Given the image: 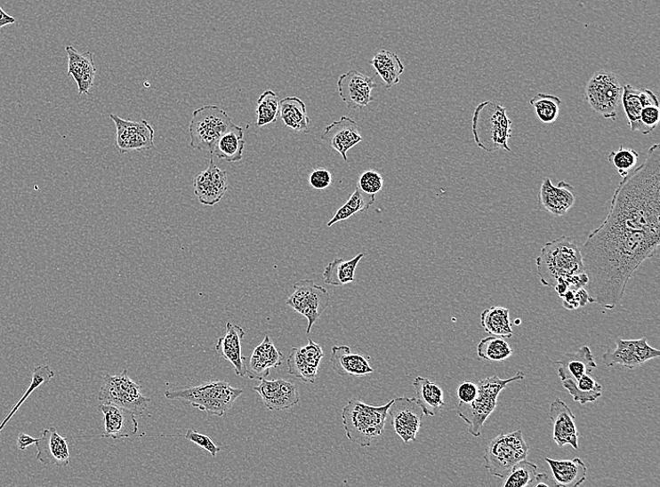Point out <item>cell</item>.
<instances>
[{
    "label": "cell",
    "instance_id": "50",
    "mask_svg": "<svg viewBox=\"0 0 660 487\" xmlns=\"http://www.w3.org/2000/svg\"><path fill=\"white\" fill-rule=\"evenodd\" d=\"M478 385L471 381H464L459 387L457 395L461 403L469 404L474 402L478 395Z\"/></svg>",
    "mask_w": 660,
    "mask_h": 487
},
{
    "label": "cell",
    "instance_id": "5",
    "mask_svg": "<svg viewBox=\"0 0 660 487\" xmlns=\"http://www.w3.org/2000/svg\"><path fill=\"white\" fill-rule=\"evenodd\" d=\"M526 375L522 371L510 379H503L497 375L486 378L478 384V395L474 402L469 404L459 403L457 411L461 419L468 425V432L475 438L480 436L483 426L497 406L500 393L511 382L522 380Z\"/></svg>",
    "mask_w": 660,
    "mask_h": 487
},
{
    "label": "cell",
    "instance_id": "32",
    "mask_svg": "<svg viewBox=\"0 0 660 487\" xmlns=\"http://www.w3.org/2000/svg\"><path fill=\"white\" fill-rule=\"evenodd\" d=\"M370 64L374 68L377 75L386 84V89L390 90L392 86L399 83L405 72V65L401 60L388 50H381L374 55Z\"/></svg>",
    "mask_w": 660,
    "mask_h": 487
},
{
    "label": "cell",
    "instance_id": "41",
    "mask_svg": "<svg viewBox=\"0 0 660 487\" xmlns=\"http://www.w3.org/2000/svg\"><path fill=\"white\" fill-rule=\"evenodd\" d=\"M55 376L54 371L51 370L49 365L47 364H41L39 367L35 368L32 372V378L31 382L25 392L24 395L20 398V402L17 403L4 421L0 425V431H3L7 423L10 421L13 414L20 409V407L23 405V403L26 402L28 397L36 389L41 387L43 385L48 384V382L53 379Z\"/></svg>",
    "mask_w": 660,
    "mask_h": 487
},
{
    "label": "cell",
    "instance_id": "44",
    "mask_svg": "<svg viewBox=\"0 0 660 487\" xmlns=\"http://www.w3.org/2000/svg\"><path fill=\"white\" fill-rule=\"evenodd\" d=\"M608 159L616 168L619 176L624 179L635 169L639 162V154L633 149L621 146L618 150L612 152Z\"/></svg>",
    "mask_w": 660,
    "mask_h": 487
},
{
    "label": "cell",
    "instance_id": "51",
    "mask_svg": "<svg viewBox=\"0 0 660 487\" xmlns=\"http://www.w3.org/2000/svg\"><path fill=\"white\" fill-rule=\"evenodd\" d=\"M532 486L534 487H543V486L554 487V486H559V484L557 482L554 481L553 477H551L550 475L546 474H537Z\"/></svg>",
    "mask_w": 660,
    "mask_h": 487
},
{
    "label": "cell",
    "instance_id": "11",
    "mask_svg": "<svg viewBox=\"0 0 660 487\" xmlns=\"http://www.w3.org/2000/svg\"><path fill=\"white\" fill-rule=\"evenodd\" d=\"M293 288L294 291L286 300V305L307 318V334H310L312 326L329 306V293L326 289L311 280L301 281L294 283Z\"/></svg>",
    "mask_w": 660,
    "mask_h": 487
},
{
    "label": "cell",
    "instance_id": "20",
    "mask_svg": "<svg viewBox=\"0 0 660 487\" xmlns=\"http://www.w3.org/2000/svg\"><path fill=\"white\" fill-rule=\"evenodd\" d=\"M575 191V187L565 181L553 186L551 179L545 178L538 195V203L552 216L563 217L576 203Z\"/></svg>",
    "mask_w": 660,
    "mask_h": 487
},
{
    "label": "cell",
    "instance_id": "13",
    "mask_svg": "<svg viewBox=\"0 0 660 487\" xmlns=\"http://www.w3.org/2000/svg\"><path fill=\"white\" fill-rule=\"evenodd\" d=\"M117 128L116 147L119 153L144 151L154 148V130L145 119L132 121L110 115Z\"/></svg>",
    "mask_w": 660,
    "mask_h": 487
},
{
    "label": "cell",
    "instance_id": "29",
    "mask_svg": "<svg viewBox=\"0 0 660 487\" xmlns=\"http://www.w3.org/2000/svg\"><path fill=\"white\" fill-rule=\"evenodd\" d=\"M551 469L552 477L559 486L577 487L584 483L587 476V467L579 458L572 460H555L545 459Z\"/></svg>",
    "mask_w": 660,
    "mask_h": 487
},
{
    "label": "cell",
    "instance_id": "47",
    "mask_svg": "<svg viewBox=\"0 0 660 487\" xmlns=\"http://www.w3.org/2000/svg\"><path fill=\"white\" fill-rule=\"evenodd\" d=\"M184 438L207 451L213 458H216L217 454L221 451V448L216 445L210 437L206 436L205 434L198 433L194 429H188L184 435Z\"/></svg>",
    "mask_w": 660,
    "mask_h": 487
},
{
    "label": "cell",
    "instance_id": "43",
    "mask_svg": "<svg viewBox=\"0 0 660 487\" xmlns=\"http://www.w3.org/2000/svg\"><path fill=\"white\" fill-rule=\"evenodd\" d=\"M287 365L289 375L299 378L307 384H314L316 381L318 370L309 367L301 352V347H293Z\"/></svg>",
    "mask_w": 660,
    "mask_h": 487
},
{
    "label": "cell",
    "instance_id": "22",
    "mask_svg": "<svg viewBox=\"0 0 660 487\" xmlns=\"http://www.w3.org/2000/svg\"><path fill=\"white\" fill-rule=\"evenodd\" d=\"M68 56V76H72L77 84L79 95H89L92 90L97 68L93 52H79L72 45L65 47Z\"/></svg>",
    "mask_w": 660,
    "mask_h": 487
},
{
    "label": "cell",
    "instance_id": "38",
    "mask_svg": "<svg viewBox=\"0 0 660 487\" xmlns=\"http://www.w3.org/2000/svg\"><path fill=\"white\" fill-rule=\"evenodd\" d=\"M561 103L559 97L547 93H538L530 100L537 118L545 124H552L558 120Z\"/></svg>",
    "mask_w": 660,
    "mask_h": 487
},
{
    "label": "cell",
    "instance_id": "19",
    "mask_svg": "<svg viewBox=\"0 0 660 487\" xmlns=\"http://www.w3.org/2000/svg\"><path fill=\"white\" fill-rule=\"evenodd\" d=\"M549 417L553 424V441L559 447L570 445L579 449V432L575 423L576 417L560 398L551 404Z\"/></svg>",
    "mask_w": 660,
    "mask_h": 487
},
{
    "label": "cell",
    "instance_id": "4",
    "mask_svg": "<svg viewBox=\"0 0 660 487\" xmlns=\"http://www.w3.org/2000/svg\"><path fill=\"white\" fill-rule=\"evenodd\" d=\"M391 403L392 400L386 405L375 407L357 398L351 399L342 411L347 439L361 447L370 446L374 439L383 435Z\"/></svg>",
    "mask_w": 660,
    "mask_h": 487
},
{
    "label": "cell",
    "instance_id": "12",
    "mask_svg": "<svg viewBox=\"0 0 660 487\" xmlns=\"http://www.w3.org/2000/svg\"><path fill=\"white\" fill-rule=\"evenodd\" d=\"M389 413L398 436L405 443L416 442L425 415L418 400L406 396L394 398Z\"/></svg>",
    "mask_w": 660,
    "mask_h": 487
},
{
    "label": "cell",
    "instance_id": "9",
    "mask_svg": "<svg viewBox=\"0 0 660 487\" xmlns=\"http://www.w3.org/2000/svg\"><path fill=\"white\" fill-rule=\"evenodd\" d=\"M98 399L102 403L125 408L135 415H142L151 400L142 394L141 386L129 377L128 370L104 377Z\"/></svg>",
    "mask_w": 660,
    "mask_h": 487
},
{
    "label": "cell",
    "instance_id": "6",
    "mask_svg": "<svg viewBox=\"0 0 660 487\" xmlns=\"http://www.w3.org/2000/svg\"><path fill=\"white\" fill-rule=\"evenodd\" d=\"M243 390L232 387L228 381H207L204 384L180 390H168V399H179L207 414L221 417L229 411L242 395Z\"/></svg>",
    "mask_w": 660,
    "mask_h": 487
},
{
    "label": "cell",
    "instance_id": "52",
    "mask_svg": "<svg viewBox=\"0 0 660 487\" xmlns=\"http://www.w3.org/2000/svg\"><path fill=\"white\" fill-rule=\"evenodd\" d=\"M40 438H33L29 436V435L26 433H20L19 437H17V447L20 448V450L24 451L28 446L32 444H36L39 442Z\"/></svg>",
    "mask_w": 660,
    "mask_h": 487
},
{
    "label": "cell",
    "instance_id": "40",
    "mask_svg": "<svg viewBox=\"0 0 660 487\" xmlns=\"http://www.w3.org/2000/svg\"><path fill=\"white\" fill-rule=\"evenodd\" d=\"M280 98L274 92L266 91L256 103V126L262 128L276 122L279 116Z\"/></svg>",
    "mask_w": 660,
    "mask_h": 487
},
{
    "label": "cell",
    "instance_id": "49",
    "mask_svg": "<svg viewBox=\"0 0 660 487\" xmlns=\"http://www.w3.org/2000/svg\"><path fill=\"white\" fill-rule=\"evenodd\" d=\"M309 183L312 188L323 190L333 184V175L325 168L312 170L309 177Z\"/></svg>",
    "mask_w": 660,
    "mask_h": 487
},
{
    "label": "cell",
    "instance_id": "25",
    "mask_svg": "<svg viewBox=\"0 0 660 487\" xmlns=\"http://www.w3.org/2000/svg\"><path fill=\"white\" fill-rule=\"evenodd\" d=\"M245 332L239 325L231 322L227 323V334L220 338L216 344L217 353L224 359L229 360L239 377L247 375V358L241 353V342Z\"/></svg>",
    "mask_w": 660,
    "mask_h": 487
},
{
    "label": "cell",
    "instance_id": "42",
    "mask_svg": "<svg viewBox=\"0 0 660 487\" xmlns=\"http://www.w3.org/2000/svg\"><path fill=\"white\" fill-rule=\"evenodd\" d=\"M537 475V466L527 459L519 461L511 469L505 478L503 487L532 486Z\"/></svg>",
    "mask_w": 660,
    "mask_h": 487
},
{
    "label": "cell",
    "instance_id": "35",
    "mask_svg": "<svg viewBox=\"0 0 660 487\" xmlns=\"http://www.w3.org/2000/svg\"><path fill=\"white\" fill-rule=\"evenodd\" d=\"M364 256V253H359L349 260L341 258L335 259L325 268L323 273L325 283L332 286H343L352 283L355 281L358 265Z\"/></svg>",
    "mask_w": 660,
    "mask_h": 487
},
{
    "label": "cell",
    "instance_id": "1",
    "mask_svg": "<svg viewBox=\"0 0 660 487\" xmlns=\"http://www.w3.org/2000/svg\"><path fill=\"white\" fill-rule=\"evenodd\" d=\"M660 208L616 189L610 212L581 250L589 303L614 309L633 274L659 246Z\"/></svg>",
    "mask_w": 660,
    "mask_h": 487
},
{
    "label": "cell",
    "instance_id": "31",
    "mask_svg": "<svg viewBox=\"0 0 660 487\" xmlns=\"http://www.w3.org/2000/svg\"><path fill=\"white\" fill-rule=\"evenodd\" d=\"M279 116L288 129L296 132H310V118L307 115L304 101L300 98L286 97L281 100Z\"/></svg>",
    "mask_w": 660,
    "mask_h": 487
},
{
    "label": "cell",
    "instance_id": "10",
    "mask_svg": "<svg viewBox=\"0 0 660 487\" xmlns=\"http://www.w3.org/2000/svg\"><path fill=\"white\" fill-rule=\"evenodd\" d=\"M622 92L623 86L617 76L600 69L588 81L585 100L595 113L606 119L616 120Z\"/></svg>",
    "mask_w": 660,
    "mask_h": 487
},
{
    "label": "cell",
    "instance_id": "17",
    "mask_svg": "<svg viewBox=\"0 0 660 487\" xmlns=\"http://www.w3.org/2000/svg\"><path fill=\"white\" fill-rule=\"evenodd\" d=\"M260 385L253 389L262 397L265 406L270 411H281L289 410L300 403V395L292 382L285 379H260Z\"/></svg>",
    "mask_w": 660,
    "mask_h": 487
},
{
    "label": "cell",
    "instance_id": "33",
    "mask_svg": "<svg viewBox=\"0 0 660 487\" xmlns=\"http://www.w3.org/2000/svg\"><path fill=\"white\" fill-rule=\"evenodd\" d=\"M413 387L418 395L416 400L425 415L434 416L446 405L443 389L430 379L416 377L413 381Z\"/></svg>",
    "mask_w": 660,
    "mask_h": 487
},
{
    "label": "cell",
    "instance_id": "54",
    "mask_svg": "<svg viewBox=\"0 0 660 487\" xmlns=\"http://www.w3.org/2000/svg\"><path fill=\"white\" fill-rule=\"evenodd\" d=\"M16 22L14 17L8 14L3 8H0V28L12 25Z\"/></svg>",
    "mask_w": 660,
    "mask_h": 487
},
{
    "label": "cell",
    "instance_id": "37",
    "mask_svg": "<svg viewBox=\"0 0 660 487\" xmlns=\"http://www.w3.org/2000/svg\"><path fill=\"white\" fill-rule=\"evenodd\" d=\"M374 202L375 196L365 194L357 187L349 201L339 208L333 220L327 223V228H332L336 223L349 220L358 213L367 212Z\"/></svg>",
    "mask_w": 660,
    "mask_h": 487
},
{
    "label": "cell",
    "instance_id": "21",
    "mask_svg": "<svg viewBox=\"0 0 660 487\" xmlns=\"http://www.w3.org/2000/svg\"><path fill=\"white\" fill-rule=\"evenodd\" d=\"M99 410L104 417V435L101 437L120 440L135 436L138 431L136 415L115 404L102 403Z\"/></svg>",
    "mask_w": 660,
    "mask_h": 487
},
{
    "label": "cell",
    "instance_id": "15",
    "mask_svg": "<svg viewBox=\"0 0 660 487\" xmlns=\"http://www.w3.org/2000/svg\"><path fill=\"white\" fill-rule=\"evenodd\" d=\"M338 92L341 99L350 109H363L374 101L372 92L376 88L374 78L355 69L340 76Z\"/></svg>",
    "mask_w": 660,
    "mask_h": 487
},
{
    "label": "cell",
    "instance_id": "34",
    "mask_svg": "<svg viewBox=\"0 0 660 487\" xmlns=\"http://www.w3.org/2000/svg\"><path fill=\"white\" fill-rule=\"evenodd\" d=\"M480 323L484 331L491 336L511 339L514 335L509 308L503 307L486 308L481 313Z\"/></svg>",
    "mask_w": 660,
    "mask_h": 487
},
{
    "label": "cell",
    "instance_id": "8",
    "mask_svg": "<svg viewBox=\"0 0 660 487\" xmlns=\"http://www.w3.org/2000/svg\"><path fill=\"white\" fill-rule=\"evenodd\" d=\"M233 124L229 114L217 106H205L197 109L189 125L190 148L213 154L221 136Z\"/></svg>",
    "mask_w": 660,
    "mask_h": 487
},
{
    "label": "cell",
    "instance_id": "48",
    "mask_svg": "<svg viewBox=\"0 0 660 487\" xmlns=\"http://www.w3.org/2000/svg\"><path fill=\"white\" fill-rule=\"evenodd\" d=\"M305 361L310 368L318 370L324 353L320 345L309 339L308 345L301 347Z\"/></svg>",
    "mask_w": 660,
    "mask_h": 487
},
{
    "label": "cell",
    "instance_id": "28",
    "mask_svg": "<svg viewBox=\"0 0 660 487\" xmlns=\"http://www.w3.org/2000/svg\"><path fill=\"white\" fill-rule=\"evenodd\" d=\"M621 102L632 132H638L640 113L647 104L659 103L653 92L647 89L637 90L632 84L623 86Z\"/></svg>",
    "mask_w": 660,
    "mask_h": 487
},
{
    "label": "cell",
    "instance_id": "46",
    "mask_svg": "<svg viewBox=\"0 0 660 487\" xmlns=\"http://www.w3.org/2000/svg\"><path fill=\"white\" fill-rule=\"evenodd\" d=\"M383 187V178L374 170L365 171L358 181V188L370 196H376Z\"/></svg>",
    "mask_w": 660,
    "mask_h": 487
},
{
    "label": "cell",
    "instance_id": "39",
    "mask_svg": "<svg viewBox=\"0 0 660 487\" xmlns=\"http://www.w3.org/2000/svg\"><path fill=\"white\" fill-rule=\"evenodd\" d=\"M513 355L510 344L503 338L491 336L485 338L478 345V355L479 358L491 361H506Z\"/></svg>",
    "mask_w": 660,
    "mask_h": 487
},
{
    "label": "cell",
    "instance_id": "27",
    "mask_svg": "<svg viewBox=\"0 0 660 487\" xmlns=\"http://www.w3.org/2000/svg\"><path fill=\"white\" fill-rule=\"evenodd\" d=\"M334 371L340 376L362 377L374 373L368 358L352 354L350 347L334 346L330 357Z\"/></svg>",
    "mask_w": 660,
    "mask_h": 487
},
{
    "label": "cell",
    "instance_id": "30",
    "mask_svg": "<svg viewBox=\"0 0 660 487\" xmlns=\"http://www.w3.org/2000/svg\"><path fill=\"white\" fill-rule=\"evenodd\" d=\"M245 148V131L233 124L217 141L213 156L228 163H237L242 160Z\"/></svg>",
    "mask_w": 660,
    "mask_h": 487
},
{
    "label": "cell",
    "instance_id": "23",
    "mask_svg": "<svg viewBox=\"0 0 660 487\" xmlns=\"http://www.w3.org/2000/svg\"><path fill=\"white\" fill-rule=\"evenodd\" d=\"M37 459L45 466L67 467L69 464V450L67 439L52 427L42 431L36 443Z\"/></svg>",
    "mask_w": 660,
    "mask_h": 487
},
{
    "label": "cell",
    "instance_id": "45",
    "mask_svg": "<svg viewBox=\"0 0 660 487\" xmlns=\"http://www.w3.org/2000/svg\"><path fill=\"white\" fill-rule=\"evenodd\" d=\"M659 103L647 104L640 113L638 132L644 135L651 133L659 124Z\"/></svg>",
    "mask_w": 660,
    "mask_h": 487
},
{
    "label": "cell",
    "instance_id": "16",
    "mask_svg": "<svg viewBox=\"0 0 660 487\" xmlns=\"http://www.w3.org/2000/svg\"><path fill=\"white\" fill-rule=\"evenodd\" d=\"M195 195L199 203L206 206H213L220 203L229 188L228 172L220 169L213 156L207 169L198 173L195 178Z\"/></svg>",
    "mask_w": 660,
    "mask_h": 487
},
{
    "label": "cell",
    "instance_id": "3",
    "mask_svg": "<svg viewBox=\"0 0 660 487\" xmlns=\"http://www.w3.org/2000/svg\"><path fill=\"white\" fill-rule=\"evenodd\" d=\"M512 122L507 109L494 101L479 104L472 118L474 140L480 149L493 153L497 150L511 152L509 141L511 138Z\"/></svg>",
    "mask_w": 660,
    "mask_h": 487
},
{
    "label": "cell",
    "instance_id": "7",
    "mask_svg": "<svg viewBox=\"0 0 660 487\" xmlns=\"http://www.w3.org/2000/svg\"><path fill=\"white\" fill-rule=\"evenodd\" d=\"M528 453L522 430L502 432L485 449V467L493 476L505 479L517 463L527 459Z\"/></svg>",
    "mask_w": 660,
    "mask_h": 487
},
{
    "label": "cell",
    "instance_id": "53",
    "mask_svg": "<svg viewBox=\"0 0 660 487\" xmlns=\"http://www.w3.org/2000/svg\"><path fill=\"white\" fill-rule=\"evenodd\" d=\"M575 297L579 307H585L589 303V295L584 287L575 291Z\"/></svg>",
    "mask_w": 660,
    "mask_h": 487
},
{
    "label": "cell",
    "instance_id": "26",
    "mask_svg": "<svg viewBox=\"0 0 660 487\" xmlns=\"http://www.w3.org/2000/svg\"><path fill=\"white\" fill-rule=\"evenodd\" d=\"M285 355L278 351L269 336L258 345L252 356L247 358V375L252 379H262L270 375V369L279 368Z\"/></svg>",
    "mask_w": 660,
    "mask_h": 487
},
{
    "label": "cell",
    "instance_id": "24",
    "mask_svg": "<svg viewBox=\"0 0 660 487\" xmlns=\"http://www.w3.org/2000/svg\"><path fill=\"white\" fill-rule=\"evenodd\" d=\"M554 364L559 365L558 372L562 385L575 382L585 374H592L598 368L593 354L587 346H583L576 353L564 355Z\"/></svg>",
    "mask_w": 660,
    "mask_h": 487
},
{
    "label": "cell",
    "instance_id": "36",
    "mask_svg": "<svg viewBox=\"0 0 660 487\" xmlns=\"http://www.w3.org/2000/svg\"><path fill=\"white\" fill-rule=\"evenodd\" d=\"M563 387L573 400L581 405L593 403L602 395V386L592 374H585L577 381L564 384Z\"/></svg>",
    "mask_w": 660,
    "mask_h": 487
},
{
    "label": "cell",
    "instance_id": "2",
    "mask_svg": "<svg viewBox=\"0 0 660 487\" xmlns=\"http://www.w3.org/2000/svg\"><path fill=\"white\" fill-rule=\"evenodd\" d=\"M535 265L542 283L551 288L572 275L584 273L581 249L568 236L547 242L535 259Z\"/></svg>",
    "mask_w": 660,
    "mask_h": 487
},
{
    "label": "cell",
    "instance_id": "14",
    "mask_svg": "<svg viewBox=\"0 0 660 487\" xmlns=\"http://www.w3.org/2000/svg\"><path fill=\"white\" fill-rule=\"evenodd\" d=\"M659 356L660 351L652 347L647 338H641L640 339H618L616 349L605 353L602 360L608 368L621 364L624 368L634 370Z\"/></svg>",
    "mask_w": 660,
    "mask_h": 487
},
{
    "label": "cell",
    "instance_id": "18",
    "mask_svg": "<svg viewBox=\"0 0 660 487\" xmlns=\"http://www.w3.org/2000/svg\"><path fill=\"white\" fill-rule=\"evenodd\" d=\"M321 140L339 152L344 162H349L347 152L362 142L363 138L356 120L342 116L325 129Z\"/></svg>",
    "mask_w": 660,
    "mask_h": 487
}]
</instances>
